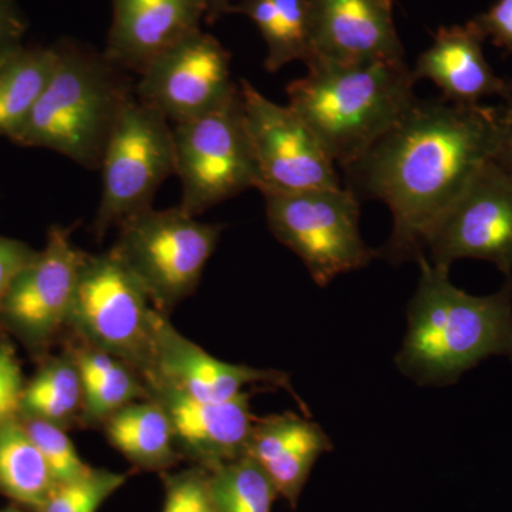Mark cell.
<instances>
[{"instance_id":"obj_31","label":"cell","mask_w":512,"mask_h":512,"mask_svg":"<svg viewBox=\"0 0 512 512\" xmlns=\"http://www.w3.org/2000/svg\"><path fill=\"white\" fill-rule=\"evenodd\" d=\"M485 39L512 56V0H497L487 12L473 19Z\"/></svg>"},{"instance_id":"obj_20","label":"cell","mask_w":512,"mask_h":512,"mask_svg":"<svg viewBox=\"0 0 512 512\" xmlns=\"http://www.w3.org/2000/svg\"><path fill=\"white\" fill-rule=\"evenodd\" d=\"M62 342L72 353L82 375L80 427L83 429H101L121 407L148 399L143 377L119 357L86 345L72 336H64Z\"/></svg>"},{"instance_id":"obj_13","label":"cell","mask_w":512,"mask_h":512,"mask_svg":"<svg viewBox=\"0 0 512 512\" xmlns=\"http://www.w3.org/2000/svg\"><path fill=\"white\" fill-rule=\"evenodd\" d=\"M237 87L228 50L220 40L198 29L148 64L134 93L178 124L220 106Z\"/></svg>"},{"instance_id":"obj_17","label":"cell","mask_w":512,"mask_h":512,"mask_svg":"<svg viewBox=\"0 0 512 512\" xmlns=\"http://www.w3.org/2000/svg\"><path fill=\"white\" fill-rule=\"evenodd\" d=\"M113 18L104 56L141 74L156 57L201 29L210 0H111Z\"/></svg>"},{"instance_id":"obj_29","label":"cell","mask_w":512,"mask_h":512,"mask_svg":"<svg viewBox=\"0 0 512 512\" xmlns=\"http://www.w3.org/2000/svg\"><path fill=\"white\" fill-rule=\"evenodd\" d=\"M163 512H217L212 498L210 470L191 464L184 470L161 473Z\"/></svg>"},{"instance_id":"obj_2","label":"cell","mask_w":512,"mask_h":512,"mask_svg":"<svg viewBox=\"0 0 512 512\" xmlns=\"http://www.w3.org/2000/svg\"><path fill=\"white\" fill-rule=\"evenodd\" d=\"M420 279L407 309L396 366L419 386L446 387L491 356L512 360V276L493 295L451 284L450 269L417 258Z\"/></svg>"},{"instance_id":"obj_7","label":"cell","mask_w":512,"mask_h":512,"mask_svg":"<svg viewBox=\"0 0 512 512\" xmlns=\"http://www.w3.org/2000/svg\"><path fill=\"white\" fill-rule=\"evenodd\" d=\"M119 228L113 251L165 315L198 288L224 229L198 221L178 205L163 211L151 208Z\"/></svg>"},{"instance_id":"obj_35","label":"cell","mask_w":512,"mask_h":512,"mask_svg":"<svg viewBox=\"0 0 512 512\" xmlns=\"http://www.w3.org/2000/svg\"><path fill=\"white\" fill-rule=\"evenodd\" d=\"M241 2H244V0H210V8H208L207 18H205V20L212 25V23L217 22L221 16L231 12V9Z\"/></svg>"},{"instance_id":"obj_4","label":"cell","mask_w":512,"mask_h":512,"mask_svg":"<svg viewBox=\"0 0 512 512\" xmlns=\"http://www.w3.org/2000/svg\"><path fill=\"white\" fill-rule=\"evenodd\" d=\"M56 47V72L10 141L19 147L47 148L86 170H100L111 133L136 84L104 53L70 40Z\"/></svg>"},{"instance_id":"obj_36","label":"cell","mask_w":512,"mask_h":512,"mask_svg":"<svg viewBox=\"0 0 512 512\" xmlns=\"http://www.w3.org/2000/svg\"><path fill=\"white\" fill-rule=\"evenodd\" d=\"M0 512H29V511L25 510V508L19 507V505L10 504V505H8V507L0 508Z\"/></svg>"},{"instance_id":"obj_32","label":"cell","mask_w":512,"mask_h":512,"mask_svg":"<svg viewBox=\"0 0 512 512\" xmlns=\"http://www.w3.org/2000/svg\"><path fill=\"white\" fill-rule=\"evenodd\" d=\"M36 252L26 242L0 235V303L15 276L32 261Z\"/></svg>"},{"instance_id":"obj_34","label":"cell","mask_w":512,"mask_h":512,"mask_svg":"<svg viewBox=\"0 0 512 512\" xmlns=\"http://www.w3.org/2000/svg\"><path fill=\"white\" fill-rule=\"evenodd\" d=\"M493 161L501 170L512 177V104L504 107L500 136H498Z\"/></svg>"},{"instance_id":"obj_28","label":"cell","mask_w":512,"mask_h":512,"mask_svg":"<svg viewBox=\"0 0 512 512\" xmlns=\"http://www.w3.org/2000/svg\"><path fill=\"white\" fill-rule=\"evenodd\" d=\"M19 419L22 420L30 439L45 458L56 484L77 480L92 470L93 467L84 463L80 454L77 453L67 430L60 429L47 421L22 419V417Z\"/></svg>"},{"instance_id":"obj_19","label":"cell","mask_w":512,"mask_h":512,"mask_svg":"<svg viewBox=\"0 0 512 512\" xmlns=\"http://www.w3.org/2000/svg\"><path fill=\"white\" fill-rule=\"evenodd\" d=\"M332 441L318 423L293 412L256 419L248 454L292 508L308 483L315 464L332 451Z\"/></svg>"},{"instance_id":"obj_8","label":"cell","mask_w":512,"mask_h":512,"mask_svg":"<svg viewBox=\"0 0 512 512\" xmlns=\"http://www.w3.org/2000/svg\"><path fill=\"white\" fill-rule=\"evenodd\" d=\"M262 197L272 234L299 256L316 285L365 268L377 255L360 234V201L345 187Z\"/></svg>"},{"instance_id":"obj_30","label":"cell","mask_w":512,"mask_h":512,"mask_svg":"<svg viewBox=\"0 0 512 512\" xmlns=\"http://www.w3.org/2000/svg\"><path fill=\"white\" fill-rule=\"evenodd\" d=\"M25 384L15 346L8 336L0 335V421L18 414Z\"/></svg>"},{"instance_id":"obj_9","label":"cell","mask_w":512,"mask_h":512,"mask_svg":"<svg viewBox=\"0 0 512 512\" xmlns=\"http://www.w3.org/2000/svg\"><path fill=\"white\" fill-rule=\"evenodd\" d=\"M170 123L160 111L138 100L136 93L124 106L101 160L103 185L93 224L97 239L154 208L161 185L175 175Z\"/></svg>"},{"instance_id":"obj_27","label":"cell","mask_w":512,"mask_h":512,"mask_svg":"<svg viewBox=\"0 0 512 512\" xmlns=\"http://www.w3.org/2000/svg\"><path fill=\"white\" fill-rule=\"evenodd\" d=\"M130 476L93 467L86 476L56 484L37 512H97Z\"/></svg>"},{"instance_id":"obj_16","label":"cell","mask_w":512,"mask_h":512,"mask_svg":"<svg viewBox=\"0 0 512 512\" xmlns=\"http://www.w3.org/2000/svg\"><path fill=\"white\" fill-rule=\"evenodd\" d=\"M311 60L404 62L393 19V0H308Z\"/></svg>"},{"instance_id":"obj_3","label":"cell","mask_w":512,"mask_h":512,"mask_svg":"<svg viewBox=\"0 0 512 512\" xmlns=\"http://www.w3.org/2000/svg\"><path fill=\"white\" fill-rule=\"evenodd\" d=\"M306 66V76L286 89L288 104L342 168L363 156L416 99V80L404 62L311 60Z\"/></svg>"},{"instance_id":"obj_14","label":"cell","mask_w":512,"mask_h":512,"mask_svg":"<svg viewBox=\"0 0 512 512\" xmlns=\"http://www.w3.org/2000/svg\"><path fill=\"white\" fill-rule=\"evenodd\" d=\"M146 379L158 380L192 399L208 403L232 402L248 393L247 387L282 389L291 394L305 416L311 417L308 404L293 389L286 373L222 362L181 335L168 315L158 309L153 319L151 366L143 376Z\"/></svg>"},{"instance_id":"obj_26","label":"cell","mask_w":512,"mask_h":512,"mask_svg":"<svg viewBox=\"0 0 512 512\" xmlns=\"http://www.w3.org/2000/svg\"><path fill=\"white\" fill-rule=\"evenodd\" d=\"M210 484L217 512H272L279 497L275 485L249 454L212 468Z\"/></svg>"},{"instance_id":"obj_10","label":"cell","mask_w":512,"mask_h":512,"mask_svg":"<svg viewBox=\"0 0 512 512\" xmlns=\"http://www.w3.org/2000/svg\"><path fill=\"white\" fill-rule=\"evenodd\" d=\"M72 227L53 225L45 248L13 279L0 303V335L22 343L36 362L63 340L84 254Z\"/></svg>"},{"instance_id":"obj_6","label":"cell","mask_w":512,"mask_h":512,"mask_svg":"<svg viewBox=\"0 0 512 512\" xmlns=\"http://www.w3.org/2000/svg\"><path fill=\"white\" fill-rule=\"evenodd\" d=\"M173 128L175 175L181 184L178 207L185 214L197 218L249 188L259 190L239 84L220 106Z\"/></svg>"},{"instance_id":"obj_18","label":"cell","mask_w":512,"mask_h":512,"mask_svg":"<svg viewBox=\"0 0 512 512\" xmlns=\"http://www.w3.org/2000/svg\"><path fill=\"white\" fill-rule=\"evenodd\" d=\"M485 40L473 20L440 28L417 59L414 80H430L439 87L441 99L458 106H477L485 97H500L511 106L512 79L495 74L485 59Z\"/></svg>"},{"instance_id":"obj_23","label":"cell","mask_w":512,"mask_h":512,"mask_svg":"<svg viewBox=\"0 0 512 512\" xmlns=\"http://www.w3.org/2000/svg\"><path fill=\"white\" fill-rule=\"evenodd\" d=\"M59 63L56 45H19L0 57V138L12 140L45 93Z\"/></svg>"},{"instance_id":"obj_15","label":"cell","mask_w":512,"mask_h":512,"mask_svg":"<svg viewBox=\"0 0 512 512\" xmlns=\"http://www.w3.org/2000/svg\"><path fill=\"white\" fill-rule=\"evenodd\" d=\"M144 383L148 399L160 404L167 414L183 460L212 470L248 454L256 421L249 406L251 392L232 402L208 403L158 380L146 379Z\"/></svg>"},{"instance_id":"obj_24","label":"cell","mask_w":512,"mask_h":512,"mask_svg":"<svg viewBox=\"0 0 512 512\" xmlns=\"http://www.w3.org/2000/svg\"><path fill=\"white\" fill-rule=\"evenodd\" d=\"M55 485L45 458L18 414L0 421V494L12 504L37 512Z\"/></svg>"},{"instance_id":"obj_11","label":"cell","mask_w":512,"mask_h":512,"mask_svg":"<svg viewBox=\"0 0 512 512\" xmlns=\"http://www.w3.org/2000/svg\"><path fill=\"white\" fill-rule=\"evenodd\" d=\"M429 261L450 269L480 259L512 276V177L494 163L481 165L456 200L437 218L424 241Z\"/></svg>"},{"instance_id":"obj_22","label":"cell","mask_w":512,"mask_h":512,"mask_svg":"<svg viewBox=\"0 0 512 512\" xmlns=\"http://www.w3.org/2000/svg\"><path fill=\"white\" fill-rule=\"evenodd\" d=\"M32 379L26 380L18 416L47 421L64 430L80 427L83 410V380L70 350L37 362Z\"/></svg>"},{"instance_id":"obj_21","label":"cell","mask_w":512,"mask_h":512,"mask_svg":"<svg viewBox=\"0 0 512 512\" xmlns=\"http://www.w3.org/2000/svg\"><path fill=\"white\" fill-rule=\"evenodd\" d=\"M101 429L110 446L136 470L161 474L183 461L170 420L154 400H138L121 407Z\"/></svg>"},{"instance_id":"obj_25","label":"cell","mask_w":512,"mask_h":512,"mask_svg":"<svg viewBox=\"0 0 512 512\" xmlns=\"http://www.w3.org/2000/svg\"><path fill=\"white\" fill-rule=\"evenodd\" d=\"M231 12L248 16L261 32L269 73L295 60L305 62L309 55L308 0H244Z\"/></svg>"},{"instance_id":"obj_1","label":"cell","mask_w":512,"mask_h":512,"mask_svg":"<svg viewBox=\"0 0 512 512\" xmlns=\"http://www.w3.org/2000/svg\"><path fill=\"white\" fill-rule=\"evenodd\" d=\"M504 107L416 97L393 127L343 168V187L357 200L382 201L392 212L384 258L417 261L424 254L434 222L493 158Z\"/></svg>"},{"instance_id":"obj_12","label":"cell","mask_w":512,"mask_h":512,"mask_svg":"<svg viewBox=\"0 0 512 512\" xmlns=\"http://www.w3.org/2000/svg\"><path fill=\"white\" fill-rule=\"evenodd\" d=\"M239 87L261 194L343 187L335 161L289 104L266 99L247 80Z\"/></svg>"},{"instance_id":"obj_33","label":"cell","mask_w":512,"mask_h":512,"mask_svg":"<svg viewBox=\"0 0 512 512\" xmlns=\"http://www.w3.org/2000/svg\"><path fill=\"white\" fill-rule=\"evenodd\" d=\"M28 22L16 0H0V57L22 45Z\"/></svg>"},{"instance_id":"obj_5","label":"cell","mask_w":512,"mask_h":512,"mask_svg":"<svg viewBox=\"0 0 512 512\" xmlns=\"http://www.w3.org/2000/svg\"><path fill=\"white\" fill-rule=\"evenodd\" d=\"M157 308L113 251L84 254L66 336L119 357L146 375L153 357Z\"/></svg>"}]
</instances>
